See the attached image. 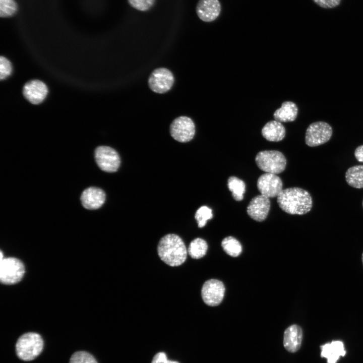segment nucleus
I'll use <instances>...</instances> for the list:
<instances>
[{
	"label": "nucleus",
	"mask_w": 363,
	"mask_h": 363,
	"mask_svg": "<svg viewBox=\"0 0 363 363\" xmlns=\"http://www.w3.org/2000/svg\"><path fill=\"white\" fill-rule=\"evenodd\" d=\"M212 217L213 214L211 209L206 206L200 207L197 210L195 215L198 227L200 228L204 227L206 225L207 220L212 219Z\"/></svg>",
	"instance_id": "obj_25"
},
{
	"label": "nucleus",
	"mask_w": 363,
	"mask_h": 363,
	"mask_svg": "<svg viewBox=\"0 0 363 363\" xmlns=\"http://www.w3.org/2000/svg\"><path fill=\"white\" fill-rule=\"evenodd\" d=\"M174 83L172 73L167 69L159 68L154 70L148 79L150 89L157 93H164L169 91Z\"/></svg>",
	"instance_id": "obj_9"
},
{
	"label": "nucleus",
	"mask_w": 363,
	"mask_h": 363,
	"mask_svg": "<svg viewBox=\"0 0 363 363\" xmlns=\"http://www.w3.org/2000/svg\"><path fill=\"white\" fill-rule=\"evenodd\" d=\"M298 108L295 103L292 101H285L281 106L276 109L273 114L275 120L282 122L294 121L297 115Z\"/></svg>",
	"instance_id": "obj_19"
},
{
	"label": "nucleus",
	"mask_w": 363,
	"mask_h": 363,
	"mask_svg": "<svg viewBox=\"0 0 363 363\" xmlns=\"http://www.w3.org/2000/svg\"><path fill=\"white\" fill-rule=\"evenodd\" d=\"M225 292L223 283L215 279H209L204 283L201 296L204 302L209 306H216L222 301Z\"/></svg>",
	"instance_id": "obj_10"
},
{
	"label": "nucleus",
	"mask_w": 363,
	"mask_h": 363,
	"mask_svg": "<svg viewBox=\"0 0 363 363\" xmlns=\"http://www.w3.org/2000/svg\"><path fill=\"white\" fill-rule=\"evenodd\" d=\"M354 155L358 161L363 162V145L358 146L355 149Z\"/></svg>",
	"instance_id": "obj_31"
},
{
	"label": "nucleus",
	"mask_w": 363,
	"mask_h": 363,
	"mask_svg": "<svg viewBox=\"0 0 363 363\" xmlns=\"http://www.w3.org/2000/svg\"><path fill=\"white\" fill-rule=\"evenodd\" d=\"M221 11V6L219 0H199L196 6L197 16L205 22L215 21Z\"/></svg>",
	"instance_id": "obj_13"
},
{
	"label": "nucleus",
	"mask_w": 363,
	"mask_h": 363,
	"mask_svg": "<svg viewBox=\"0 0 363 363\" xmlns=\"http://www.w3.org/2000/svg\"><path fill=\"white\" fill-rule=\"evenodd\" d=\"M270 208L269 198L261 194L251 200L247 207V212L251 218L261 222L267 217Z\"/></svg>",
	"instance_id": "obj_12"
},
{
	"label": "nucleus",
	"mask_w": 363,
	"mask_h": 363,
	"mask_svg": "<svg viewBox=\"0 0 363 363\" xmlns=\"http://www.w3.org/2000/svg\"><path fill=\"white\" fill-rule=\"evenodd\" d=\"M361 260H362V265H363V253L362 254Z\"/></svg>",
	"instance_id": "obj_32"
},
{
	"label": "nucleus",
	"mask_w": 363,
	"mask_h": 363,
	"mask_svg": "<svg viewBox=\"0 0 363 363\" xmlns=\"http://www.w3.org/2000/svg\"><path fill=\"white\" fill-rule=\"evenodd\" d=\"M95 158L99 167L107 172H115L120 166V160L118 154L108 146L97 147L95 151Z\"/></svg>",
	"instance_id": "obj_8"
},
{
	"label": "nucleus",
	"mask_w": 363,
	"mask_h": 363,
	"mask_svg": "<svg viewBox=\"0 0 363 363\" xmlns=\"http://www.w3.org/2000/svg\"><path fill=\"white\" fill-rule=\"evenodd\" d=\"M332 129L324 122H317L309 125L306 130L305 142L309 147H316L327 142L332 135Z\"/></svg>",
	"instance_id": "obj_6"
},
{
	"label": "nucleus",
	"mask_w": 363,
	"mask_h": 363,
	"mask_svg": "<svg viewBox=\"0 0 363 363\" xmlns=\"http://www.w3.org/2000/svg\"><path fill=\"white\" fill-rule=\"evenodd\" d=\"M43 340L40 335L28 332L22 335L16 344L17 356L21 360L30 361L37 357L42 351Z\"/></svg>",
	"instance_id": "obj_3"
},
{
	"label": "nucleus",
	"mask_w": 363,
	"mask_h": 363,
	"mask_svg": "<svg viewBox=\"0 0 363 363\" xmlns=\"http://www.w3.org/2000/svg\"><path fill=\"white\" fill-rule=\"evenodd\" d=\"M257 186L261 194L269 198L277 197L283 190L281 178L270 173L261 175L258 179Z\"/></svg>",
	"instance_id": "obj_11"
},
{
	"label": "nucleus",
	"mask_w": 363,
	"mask_h": 363,
	"mask_svg": "<svg viewBox=\"0 0 363 363\" xmlns=\"http://www.w3.org/2000/svg\"><path fill=\"white\" fill-rule=\"evenodd\" d=\"M151 363H179L167 359L166 354L163 352L157 353L154 356Z\"/></svg>",
	"instance_id": "obj_30"
},
{
	"label": "nucleus",
	"mask_w": 363,
	"mask_h": 363,
	"mask_svg": "<svg viewBox=\"0 0 363 363\" xmlns=\"http://www.w3.org/2000/svg\"><path fill=\"white\" fill-rule=\"evenodd\" d=\"M25 267L19 259L9 257L0 262V280L5 284L11 285L19 282L25 274Z\"/></svg>",
	"instance_id": "obj_5"
},
{
	"label": "nucleus",
	"mask_w": 363,
	"mask_h": 363,
	"mask_svg": "<svg viewBox=\"0 0 363 363\" xmlns=\"http://www.w3.org/2000/svg\"><path fill=\"white\" fill-rule=\"evenodd\" d=\"M362 207H363V201H362Z\"/></svg>",
	"instance_id": "obj_33"
},
{
	"label": "nucleus",
	"mask_w": 363,
	"mask_h": 363,
	"mask_svg": "<svg viewBox=\"0 0 363 363\" xmlns=\"http://www.w3.org/2000/svg\"><path fill=\"white\" fill-rule=\"evenodd\" d=\"M157 252L160 259L172 267L183 264L188 254L183 240L175 234H168L163 236L159 241Z\"/></svg>",
	"instance_id": "obj_2"
},
{
	"label": "nucleus",
	"mask_w": 363,
	"mask_h": 363,
	"mask_svg": "<svg viewBox=\"0 0 363 363\" xmlns=\"http://www.w3.org/2000/svg\"><path fill=\"white\" fill-rule=\"evenodd\" d=\"M134 8L141 11L149 10L154 4L155 0H128Z\"/></svg>",
	"instance_id": "obj_27"
},
{
	"label": "nucleus",
	"mask_w": 363,
	"mask_h": 363,
	"mask_svg": "<svg viewBox=\"0 0 363 363\" xmlns=\"http://www.w3.org/2000/svg\"><path fill=\"white\" fill-rule=\"evenodd\" d=\"M221 246L225 253L231 257H237L242 251L240 243L232 236L224 238L221 242Z\"/></svg>",
	"instance_id": "obj_23"
},
{
	"label": "nucleus",
	"mask_w": 363,
	"mask_h": 363,
	"mask_svg": "<svg viewBox=\"0 0 363 363\" xmlns=\"http://www.w3.org/2000/svg\"><path fill=\"white\" fill-rule=\"evenodd\" d=\"M12 70V65L10 62L4 56L0 58V78L4 79L8 77L11 73Z\"/></svg>",
	"instance_id": "obj_28"
},
{
	"label": "nucleus",
	"mask_w": 363,
	"mask_h": 363,
	"mask_svg": "<svg viewBox=\"0 0 363 363\" xmlns=\"http://www.w3.org/2000/svg\"><path fill=\"white\" fill-rule=\"evenodd\" d=\"M208 245L206 241L201 238H196L189 245L188 253L193 259H200L206 254Z\"/></svg>",
	"instance_id": "obj_22"
},
{
	"label": "nucleus",
	"mask_w": 363,
	"mask_h": 363,
	"mask_svg": "<svg viewBox=\"0 0 363 363\" xmlns=\"http://www.w3.org/2000/svg\"><path fill=\"white\" fill-rule=\"evenodd\" d=\"M170 133L176 141L185 143L190 141L195 134V126L193 120L186 116L175 118L170 125Z\"/></svg>",
	"instance_id": "obj_7"
},
{
	"label": "nucleus",
	"mask_w": 363,
	"mask_h": 363,
	"mask_svg": "<svg viewBox=\"0 0 363 363\" xmlns=\"http://www.w3.org/2000/svg\"><path fill=\"white\" fill-rule=\"evenodd\" d=\"M317 5L324 9H332L338 6L341 0H312Z\"/></svg>",
	"instance_id": "obj_29"
},
{
	"label": "nucleus",
	"mask_w": 363,
	"mask_h": 363,
	"mask_svg": "<svg viewBox=\"0 0 363 363\" xmlns=\"http://www.w3.org/2000/svg\"><path fill=\"white\" fill-rule=\"evenodd\" d=\"M227 187L235 201L243 199L246 192V184L243 180L234 176H230L227 180Z\"/></svg>",
	"instance_id": "obj_21"
},
{
	"label": "nucleus",
	"mask_w": 363,
	"mask_h": 363,
	"mask_svg": "<svg viewBox=\"0 0 363 363\" xmlns=\"http://www.w3.org/2000/svg\"><path fill=\"white\" fill-rule=\"evenodd\" d=\"M279 207L292 215H304L309 212L313 206V199L306 190L298 187L284 189L277 197Z\"/></svg>",
	"instance_id": "obj_1"
},
{
	"label": "nucleus",
	"mask_w": 363,
	"mask_h": 363,
	"mask_svg": "<svg viewBox=\"0 0 363 363\" xmlns=\"http://www.w3.org/2000/svg\"><path fill=\"white\" fill-rule=\"evenodd\" d=\"M320 356L327 359V363H337L340 356H344L346 351L343 342L333 340L320 346Z\"/></svg>",
	"instance_id": "obj_17"
},
{
	"label": "nucleus",
	"mask_w": 363,
	"mask_h": 363,
	"mask_svg": "<svg viewBox=\"0 0 363 363\" xmlns=\"http://www.w3.org/2000/svg\"><path fill=\"white\" fill-rule=\"evenodd\" d=\"M48 92L46 85L41 81L34 80L27 82L23 88L25 97L32 104H39L46 97Z\"/></svg>",
	"instance_id": "obj_14"
},
{
	"label": "nucleus",
	"mask_w": 363,
	"mask_h": 363,
	"mask_svg": "<svg viewBox=\"0 0 363 363\" xmlns=\"http://www.w3.org/2000/svg\"><path fill=\"white\" fill-rule=\"evenodd\" d=\"M17 11V5L14 0H0V16L8 18L14 15Z\"/></svg>",
	"instance_id": "obj_24"
},
{
	"label": "nucleus",
	"mask_w": 363,
	"mask_h": 363,
	"mask_svg": "<svg viewBox=\"0 0 363 363\" xmlns=\"http://www.w3.org/2000/svg\"><path fill=\"white\" fill-rule=\"evenodd\" d=\"M345 176L346 183L350 187L363 188V165L350 167L346 171Z\"/></svg>",
	"instance_id": "obj_20"
},
{
	"label": "nucleus",
	"mask_w": 363,
	"mask_h": 363,
	"mask_svg": "<svg viewBox=\"0 0 363 363\" xmlns=\"http://www.w3.org/2000/svg\"><path fill=\"white\" fill-rule=\"evenodd\" d=\"M303 332L301 328L296 324L289 326L284 331L283 345L291 353L297 351L301 346Z\"/></svg>",
	"instance_id": "obj_16"
},
{
	"label": "nucleus",
	"mask_w": 363,
	"mask_h": 363,
	"mask_svg": "<svg viewBox=\"0 0 363 363\" xmlns=\"http://www.w3.org/2000/svg\"><path fill=\"white\" fill-rule=\"evenodd\" d=\"M105 200V194L101 189L91 187L82 192L81 201L83 206L89 210L97 209L101 207Z\"/></svg>",
	"instance_id": "obj_15"
},
{
	"label": "nucleus",
	"mask_w": 363,
	"mask_h": 363,
	"mask_svg": "<svg viewBox=\"0 0 363 363\" xmlns=\"http://www.w3.org/2000/svg\"><path fill=\"white\" fill-rule=\"evenodd\" d=\"M261 133L267 140L278 142L284 139L286 131L281 123L274 120L267 123L262 128Z\"/></svg>",
	"instance_id": "obj_18"
},
{
	"label": "nucleus",
	"mask_w": 363,
	"mask_h": 363,
	"mask_svg": "<svg viewBox=\"0 0 363 363\" xmlns=\"http://www.w3.org/2000/svg\"><path fill=\"white\" fill-rule=\"evenodd\" d=\"M257 166L266 173L278 174L283 172L286 165L284 155L277 150H264L258 153L255 157Z\"/></svg>",
	"instance_id": "obj_4"
},
{
	"label": "nucleus",
	"mask_w": 363,
	"mask_h": 363,
	"mask_svg": "<svg viewBox=\"0 0 363 363\" xmlns=\"http://www.w3.org/2000/svg\"><path fill=\"white\" fill-rule=\"evenodd\" d=\"M69 363H97V362L94 357L89 352L79 351L72 355Z\"/></svg>",
	"instance_id": "obj_26"
}]
</instances>
